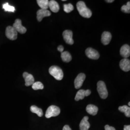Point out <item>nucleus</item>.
Here are the masks:
<instances>
[{
	"instance_id": "f257e3e1",
	"label": "nucleus",
	"mask_w": 130,
	"mask_h": 130,
	"mask_svg": "<svg viewBox=\"0 0 130 130\" xmlns=\"http://www.w3.org/2000/svg\"><path fill=\"white\" fill-rule=\"evenodd\" d=\"M77 8L79 14L85 18H90L92 15V11L87 7L85 3L83 1H79L77 4Z\"/></svg>"
},
{
	"instance_id": "f03ea898",
	"label": "nucleus",
	"mask_w": 130,
	"mask_h": 130,
	"mask_svg": "<svg viewBox=\"0 0 130 130\" xmlns=\"http://www.w3.org/2000/svg\"><path fill=\"white\" fill-rule=\"evenodd\" d=\"M50 74L55 78V79L60 80L63 78L64 74L63 70L58 66H53L49 69Z\"/></svg>"
},
{
	"instance_id": "7ed1b4c3",
	"label": "nucleus",
	"mask_w": 130,
	"mask_h": 130,
	"mask_svg": "<svg viewBox=\"0 0 130 130\" xmlns=\"http://www.w3.org/2000/svg\"><path fill=\"white\" fill-rule=\"evenodd\" d=\"M98 93L102 99H106L108 96V92L105 83L103 81H99L97 84Z\"/></svg>"
},
{
	"instance_id": "20e7f679",
	"label": "nucleus",
	"mask_w": 130,
	"mask_h": 130,
	"mask_svg": "<svg viewBox=\"0 0 130 130\" xmlns=\"http://www.w3.org/2000/svg\"><path fill=\"white\" fill-rule=\"evenodd\" d=\"M60 113V109L58 107L52 105L47 108L45 113V117L46 118L49 119L52 117L58 116Z\"/></svg>"
},
{
	"instance_id": "39448f33",
	"label": "nucleus",
	"mask_w": 130,
	"mask_h": 130,
	"mask_svg": "<svg viewBox=\"0 0 130 130\" xmlns=\"http://www.w3.org/2000/svg\"><path fill=\"white\" fill-rule=\"evenodd\" d=\"M5 35L6 37L10 40L14 41L18 38V32L13 26H8L5 30Z\"/></svg>"
},
{
	"instance_id": "423d86ee",
	"label": "nucleus",
	"mask_w": 130,
	"mask_h": 130,
	"mask_svg": "<svg viewBox=\"0 0 130 130\" xmlns=\"http://www.w3.org/2000/svg\"><path fill=\"white\" fill-rule=\"evenodd\" d=\"M13 27L16 30V31L21 34H24L26 32L27 29L22 26L21 20L19 19H17L14 23L13 25Z\"/></svg>"
},
{
	"instance_id": "0eeeda50",
	"label": "nucleus",
	"mask_w": 130,
	"mask_h": 130,
	"mask_svg": "<svg viewBox=\"0 0 130 130\" xmlns=\"http://www.w3.org/2000/svg\"><path fill=\"white\" fill-rule=\"evenodd\" d=\"M85 54L88 58L93 60L98 59L100 57L99 53L92 48H87L85 51Z\"/></svg>"
},
{
	"instance_id": "6e6552de",
	"label": "nucleus",
	"mask_w": 130,
	"mask_h": 130,
	"mask_svg": "<svg viewBox=\"0 0 130 130\" xmlns=\"http://www.w3.org/2000/svg\"><path fill=\"white\" fill-rule=\"evenodd\" d=\"M63 36L65 42L70 45H72L74 43L73 39V32L71 30H66L63 32Z\"/></svg>"
},
{
	"instance_id": "1a4fd4ad",
	"label": "nucleus",
	"mask_w": 130,
	"mask_h": 130,
	"mask_svg": "<svg viewBox=\"0 0 130 130\" xmlns=\"http://www.w3.org/2000/svg\"><path fill=\"white\" fill-rule=\"evenodd\" d=\"M86 78V76L84 73H79L75 79L74 85L75 88H80L84 83V82Z\"/></svg>"
},
{
	"instance_id": "9d476101",
	"label": "nucleus",
	"mask_w": 130,
	"mask_h": 130,
	"mask_svg": "<svg viewBox=\"0 0 130 130\" xmlns=\"http://www.w3.org/2000/svg\"><path fill=\"white\" fill-rule=\"evenodd\" d=\"M91 93V91L90 90H80L76 93L75 99L76 101H79V100L84 99L85 96H88Z\"/></svg>"
},
{
	"instance_id": "9b49d317",
	"label": "nucleus",
	"mask_w": 130,
	"mask_h": 130,
	"mask_svg": "<svg viewBox=\"0 0 130 130\" xmlns=\"http://www.w3.org/2000/svg\"><path fill=\"white\" fill-rule=\"evenodd\" d=\"M51 15V12L46 9L39 10L37 12V19L39 22H41L44 17H49Z\"/></svg>"
},
{
	"instance_id": "f8f14e48",
	"label": "nucleus",
	"mask_w": 130,
	"mask_h": 130,
	"mask_svg": "<svg viewBox=\"0 0 130 130\" xmlns=\"http://www.w3.org/2000/svg\"><path fill=\"white\" fill-rule=\"evenodd\" d=\"M121 70L125 72H128L130 70V61L128 58H123L120 62Z\"/></svg>"
},
{
	"instance_id": "ddd939ff",
	"label": "nucleus",
	"mask_w": 130,
	"mask_h": 130,
	"mask_svg": "<svg viewBox=\"0 0 130 130\" xmlns=\"http://www.w3.org/2000/svg\"><path fill=\"white\" fill-rule=\"evenodd\" d=\"M23 77L25 79V85L26 86H29L32 85L34 82V78L32 75L29 74L27 72H24L23 74Z\"/></svg>"
},
{
	"instance_id": "4468645a",
	"label": "nucleus",
	"mask_w": 130,
	"mask_h": 130,
	"mask_svg": "<svg viewBox=\"0 0 130 130\" xmlns=\"http://www.w3.org/2000/svg\"><path fill=\"white\" fill-rule=\"evenodd\" d=\"M112 39L111 34L107 31H104L101 37V42L105 45L109 43Z\"/></svg>"
},
{
	"instance_id": "2eb2a0df",
	"label": "nucleus",
	"mask_w": 130,
	"mask_h": 130,
	"mask_svg": "<svg viewBox=\"0 0 130 130\" xmlns=\"http://www.w3.org/2000/svg\"><path fill=\"white\" fill-rule=\"evenodd\" d=\"M120 54L124 58H127L130 56V47L128 44H124L121 47Z\"/></svg>"
},
{
	"instance_id": "dca6fc26",
	"label": "nucleus",
	"mask_w": 130,
	"mask_h": 130,
	"mask_svg": "<svg viewBox=\"0 0 130 130\" xmlns=\"http://www.w3.org/2000/svg\"><path fill=\"white\" fill-rule=\"evenodd\" d=\"M89 117L85 116L82 119L79 124L80 130H88L90 127V124L88 122Z\"/></svg>"
},
{
	"instance_id": "f3484780",
	"label": "nucleus",
	"mask_w": 130,
	"mask_h": 130,
	"mask_svg": "<svg viewBox=\"0 0 130 130\" xmlns=\"http://www.w3.org/2000/svg\"><path fill=\"white\" fill-rule=\"evenodd\" d=\"M48 6L52 11L54 13L58 12L60 9L58 4L54 0H51L49 2Z\"/></svg>"
},
{
	"instance_id": "a211bd4d",
	"label": "nucleus",
	"mask_w": 130,
	"mask_h": 130,
	"mask_svg": "<svg viewBox=\"0 0 130 130\" xmlns=\"http://www.w3.org/2000/svg\"><path fill=\"white\" fill-rule=\"evenodd\" d=\"M86 111L90 114V115H92L93 116L96 115L98 113V107L93 105H88L86 108Z\"/></svg>"
},
{
	"instance_id": "6ab92c4d",
	"label": "nucleus",
	"mask_w": 130,
	"mask_h": 130,
	"mask_svg": "<svg viewBox=\"0 0 130 130\" xmlns=\"http://www.w3.org/2000/svg\"><path fill=\"white\" fill-rule=\"evenodd\" d=\"M62 60L65 62H69L72 59V57L69 52H63L61 53Z\"/></svg>"
},
{
	"instance_id": "aec40b11",
	"label": "nucleus",
	"mask_w": 130,
	"mask_h": 130,
	"mask_svg": "<svg viewBox=\"0 0 130 130\" xmlns=\"http://www.w3.org/2000/svg\"><path fill=\"white\" fill-rule=\"evenodd\" d=\"M48 0H37L38 5L42 9H46L49 8Z\"/></svg>"
},
{
	"instance_id": "412c9836",
	"label": "nucleus",
	"mask_w": 130,
	"mask_h": 130,
	"mask_svg": "<svg viewBox=\"0 0 130 130\" xmlns=\"http://www.w3.org/2000/svg\"><path fill=\"white\" fill-rule=\"evenodd\" d=\"M30 111L32 113H35L40 117L43 116V112L41 108H39L36 106H32L30 107Z\"/></svg>"
},
{
	"instance_id": "4be33fe9",
	"label": "nucleus",
	"mask_w": 130,
	"mask_h": 130,
	"mask_svg": "<svg viewBox=\"0 0 130 130\" xmlns=\"http://www.w3.org/2000/svg\"><path fill=\"white\" fill-rule=\"evenodd\" d=\"M119 111L124 113L125 115L127 117H130V107L127 106H120L119 107Z\"/></svg>"
},
{
	"instance_id": "5701e85b",
	"label": "nucleus",
	"mask_w": 130,
	"mask_h": 130,
	"mask_svg": "<svg viewBox=\"0 0 130 130\" xmlns=\"http://www.w3.org/2000/svg\"><path fill=\"white\" fill-rule=\"evenodd\" d=\"M32 88L34 90H42L44 88V86L41 82H35L32 85Z\"/></svg>"
},
{
	"instance_id": "b1692460",
	"label": "nucleus",
	"mask_w": 130,
	"mask_h": 130,
	"mask_svg": "<svg viewBox=\"0 0 130 130\" xmlns=\"http://www.w3.org/2000/svg\"><path fill=\"white\" fill-rule=\"evenodd\" d=\"M3 8L5 10V11H7V12H14L15 11V8L14 6L10 5L8 3H5V4H4Z\"/></svg>"
},
{
	"instance_id": "393cba45",
	"label": "nucleus",
	"mask_w": 130,
	"mask_h": 130,
	"mask_svg": "<svg viewBox=\"0 0 130 130\" xmlns=\"http://www.w3.org/2000/svg\"><path fill=\"white\" fill-rule=\"evenodd\" d=\"M74 10V7L71 4H64V10L65 12L69 13Z\"/></svg>"
},
{
	"instance_id": "a878e982",
	"label": "nucleus",
	"mask_w": 130,
	"mask_h": 130,
	"mask_svg": "<svg viewBox=\"0 0 130 130\" xmlns=\"http://www.w3.org/2000/svg\"><path fill=\"white\" fill-rule=\"evenodd\" d=\"M121 10L122 12L125 13H130V2H127L126 5H123L121 8Z\"/></svg>"
},
{
	"instance_id": "bb28decb",
	"label": "nucleus",
	"mask_w": 130,
	"mask_h": 130,
	"mask_svg": "<svg viewBox=\"0 0 130 130\" xmlns=\"http://www.w3.org/2000/svg\"><path fill=\"white\" fill-rule=\"evenodd\" d=\"M105 130H116L114 127L110 126L108 125H106L105 126Z\"/></svg>"
},
{
	"instance_id": "cd10ccee",
	"label": "nucleus",
	"mask_w": 130,
	"mask_h": 130,
	"mask_svg": "<svg viewBox=\"0 0 130 130\" xmlns=\"http://www.w3.org/2000/svg\"><path fill=\"white\" fill-rule=\"evenodd\" d=\"M57 50L58 51L60 52L61 53L64 51V47L62 45H59L57 47Z\"/></svg>"
},
{
	"instance_id": "c85d7f7f",
	"label": "nucleus",
	"mask_w": 130,
	"mask_h": 130,
	"mask_svg": "<svg viewBox=\"0 0 130 130\" xmlns=\"http://www.w3.org/2000/svg\"><path fill=\"white\" fill-rule=\"evenodd\" d=\"M63 130H72L71 129V128H70V126L68 125H66L64 126Z\"/></svg>"
},
{
	"instance_id": "c756f323",
	"label": "nucleus",
	"mask_w": 130,
	"mask_h": 130,
	"mask_svg": "<svg viewBox=\"0 0 130 130\" xmlns=\"http://www.w3.org/2000/svg\"><path fill=\"white\" fill-rule=\"evenodd\" d=\"M123 130H130V126H124V129H123Z\"/></svg>"
},
{
	"instance_id": "7c9ffc66",
	"label": "nucleus",
	"mask_w": 130,
	"mask_h": 130,
	"mask_svg": "<svg viewBox=\"0 0 130 130\" xmlns=\"http://www.w3.org/2000/svg\"><path fill=\"white\" fill-rule=\"evenodd\" d=\"M106 2L108 3H111L114 2V0H106Z\"/></svg>"
},
{
	"instance_id": "2f4dec72",
	"label": "nucleus",
	"mask_w": 130,
	"mask_h": 130,
	"mask_svg": "<svg viewBox=\"0 0 130 130\" xmlns=\"http://www.w3.org/2000/svg\"><path fill=\"white\" fill-rule=\"evenodd\" d=\"M128 105H129V106H130V102L128 103Z\"/></svg>"
}]
</instances>
